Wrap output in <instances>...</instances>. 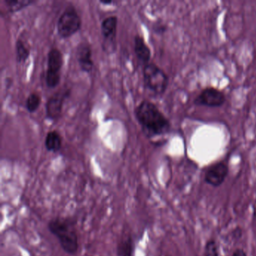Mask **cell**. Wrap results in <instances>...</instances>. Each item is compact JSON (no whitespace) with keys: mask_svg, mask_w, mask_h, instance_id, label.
Returning <instances> with one entry per match:
<instances>
[{"mask_svg":"<svg viewBox=\"0 0 256 256\" xmlns=\"http://www.w3.org/2000/svg\"><path fill=\"white\" fill-rule=\"evenodd\" d=\"M49 232L59 241L64 252L74 254L79 248V238L72 220L67 218H52L48 224Z\"/></svg>","mask_w":256,"mask_h":256,"instance_id":"obj_2","label":"cell"},{"mask_svg":"<svg viewBox=\"0 0 256 256\" xmlns=\"http://www.w3.org/2000/svg\"><path fill=\"white\" fill-rule=\"evenodd\" d=\"M100 2L104 6H110L113 4L112 0H100Z\"/></svg>","mask_w":256,"mask_h":256,"instance_id":"obj_20","label":"cell"},{"mask_svg":"<svg viewBox=\"0 0 256 256\" xmlns=\"http://www.w3.org/2000/svg\"><path fill=\"white\" fill-rule=\"evenodd\" d=\"M134 50L140 64L144 66L149 64L151 58L150 48L140 34H137L134 37Z\"/></svg>","mask_w":256,"mask_h":256,"instance_id":"obj_11","label":"cell"},{"mask_svg":"<svg viewBox=\"0 0 256 256\" xmlns=\"http://www.w3.org/2000/svg\"><path fill=\"white\" fill-rule=\"evenodd\" d=\"M204 256H218V248L214 240H210L206 242Z\"/></svg>","mask_w":256,"mask_h":256,"instance_id":"obj_17","label":"cell"},{"mask_svg":"<svg viewBox=\"0 0 256 256\" xmlns=\"http://www.w3.org/2000/svg\"><path fill=\"white\" fill-rule=\"evenodd\" d=\"M64 64V54L58 48H52L48 53V68L46 83L48 88L54 89L60 82V70Z\"/></svg>","mask_w":256,"mask_h":256,"instance_id":"obj_5","label":"cell"},{"mask_svg":"<svg viewBox=\"0 0 256 256\" xmlns=\"http://www.w3.org/2000/svg\"><path fill=\"white\" fill-rule=\"evenodd\" d=\"M145 89L155 96H162L168 86L166 73L154 62H149L142 68Z\"/></svg>","mask_w":256,"mask_h":256,"instance_id":"obj_3","label":"cell"},{"mask_svg":"<svg viewBox=\"0 0 256 256\" xmlns=\"http://www.w3.org/2000/svg\"><path fill=\"white\" fill-rule=\"evenodd\" d=\"M134 114L148 138L164 136L170 131V121L152 102L142 100L134 108Z\"/></svg>","mask_w":256,"mask_h":256,"instance_id":"obj_1","label":"cell"},{"mask_svg":"<svg viewBox=\"0 0 256 256\" xmlns=\"http://www.w3.org/2000/svg\"><path fill=\"white\" fill-rule=\"evenodd\" d=\"M71 90L70 89L60 90L49 97L46 103V116L50 120L59 119L62 114L64 102L70 96Z\"/></svg>","mask_w":256,"mask_h":256,"instance_id":"obj_6","label":"cell"},{"mask_svg":"<svg viewBox=\"0 0 256 256\" xmlns=\"http://www.w3.org/2000/svg\"><path fill=\"white\" fill-rule=\"evenodd\" d=\"M7 11L10 13L17 12L35 2L34 0H4Z\"/></svg>","mask_w":256,"mask_h":256,"instance_id":"obj_15","label":"cell"},{"mask_svg":"<svg viewBox=\"0 0 256 256\" xmlns=\"http://www.w3.org/2000/svg\"><path fill=\"white\" fill-rule=\"evenodd\" d=\"M41 101L42 98L40 94L37 92H32L26 98L25 108L29 113H34L38 110V107L41 104Z\"/></svg>","mask_w":256,"mask_h":256,"instance_id":"obj_16","label":"cell"},{"mask_svg":"<svg viewBox=\"0 0 256 256\" xmlns=\"http://www.w3.org/2000/svg\"><path fill=\"white\" fill-rule=\"evenodd\" d=\"M228 174V167L224 162H217L208 168L205 172L204 181L212 186H221Z\"/></svg>","mask_w":256,"mask_h":256,"instance_id":"obj_9","label":"cell"},{"mask_svg":"<svg viewBox=\"0 0 256 256\" xmlns=\"http://www.w3.org/2000/svg\"><path fill=\"white\" fill-rule=\"evenodd\" d=\"M82 24V18L74 6H68L58 19V35L62 38H70L80 30Z\"/></svg>","mask_w":256,"mask_h":256,"instance_id":"obj_4","label":"cell"},{"mask_svg":"<svg viewBox=\"0 0 256 256\" xmlns=\"http://www.w3.org/2000/svg\"><path fill=\"white\" fill-rule=\"evenodd\" d=\"M16 59L19 64H24L30 58V50L22 38H18L16 41Z\"/></svg>","mask_w":256,"mask_h":256,"instance_id":"obj_14","label":"cell"},{"mask_svg":"<svg viewBox=\"0 0 256 256\" xmlns=\"http://www.w3.org/2000/svg\"><path fill=\"white\" fill-rule=\"evenodd\" d=\"M134 252V242L131 236L121 240L116 247L118 256H133Z\"/></svg>","mask_w":256,"mask_h":256,"instance_id":"obj_13","label":"cell"},{"mask_svg":"<svg viewBox=\"0 0 256 256\" xmlns=\"http://www.w3.org/2000/svg\"><path fill=\"white\" fill-rule=\"evenodd\" d=\"M166 29H167V26L162 24H156L154 26V32H156L157 34H164Z\"/></svg>","mask_w":256,"mask_h":256,"instance_id":"obj_18","label":"cell"},{"mask_svg":"<svg viewBox=\"0 0 256 256\" xmlns=\"http://www.w3.org/2000/svg\"><path fill=\"white\" fill-rule=\"evenodd\" d=\"M118 18L116 16H110L103 19L101 24V32L103 37V48L108 52L114 50L116 42Z\"/></svg>","mask_w":256,"mask_h":256,"instance_id":"obj_7","label":"cell"},{"mask_svg":"<svg viewBox=\"0 0 256 256\" xmlns=\"http://www.w3.org/2000/svg\"><path fill=\"white\" fill-rule=\"evenodd\" d=\"M76 56L80 70L84 72L90 73L94 67L91 46L88 43H80L78 47Z\"/></svg>","mask_w":256,"mask_h":256,"instance_id":"obj_10","label":"cell"},{"mask_svg":"<svg viewBox=\"0 0 256 256\" xmlns=\"http://www.w3.org/2000/svg\"><path fill=\"white\" fill-rule=\"evenodd\" d=\"M226 102V96L222 91L214 88L204 90L194 100L196 106H208L210 108L221 107Z\"/></svg>","mask_w":256,"mask_h":256,"instance_id":"obj_8","label":"cell"},{"mask_svg":"<svg viewBox=\"0 0 256 256\" xmlns=\"http://www.w3.org/2000/svg\"><path fill=\"white\" fill-rule=\"evenodd\" d=\"M62 137L56 130H50L46 134L44 146L48 152H59L62 148Z\"/></svg>","mask_w":256,"mask_h":256,"instance_id":"obj_12","label":"cell"},{"mask_svg":"<svg viewBox=\"0 0 256 256\" xmlns=\"http://www.w3.org/2000/svg\"><path fill=\"white\" fill-rule=\"evenodd\" d=\"M232 256H247L246 252L242 248H236Z\"/></svg>","mask_w":256,"mask_h":256,"instance_id":"obj_19","label":"cell"}]
</instances>
